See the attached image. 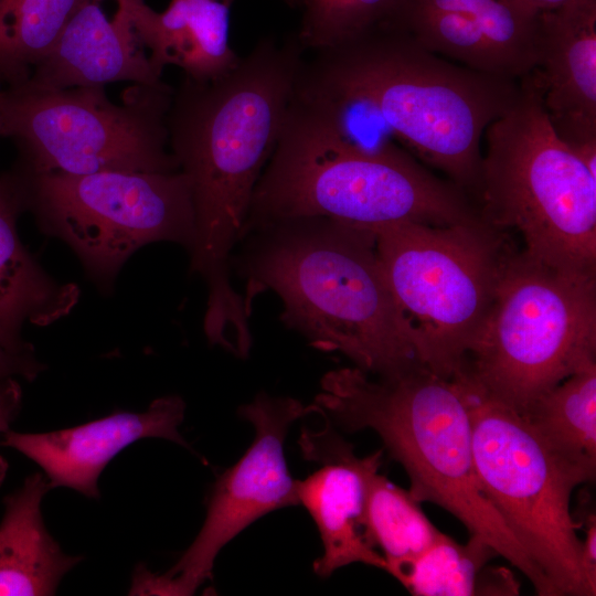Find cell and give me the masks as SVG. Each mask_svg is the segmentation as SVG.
<instances>
[{
    "instance_id": "cell-31",
    "label": "cell",
    "mask_w": 596,
    "mask_h": 596,
    "mask_svg": "<svg viewBox=\"0 0 596 596\" xmlns=\"http://www.w3.org/2000/svg\"><path fill=\"white\" fill-rule=\"evenodd\" d=\"M289 4H295V0H286Z\"/></svg>"
},
{
    "instance_id": "cell-20",
    "label": "cell",
    "mask_w": 596,
    "mask_h": 596,
    "mask_svg": "<svg viewBox=\"0 0 596 596\" xmlns=\"http://www.w3.org/2000/svg\"><path fill=\"white\" fill-rule=\"evenodd\" d=\"M51 489L36 472L4 498L0 524V595H54L81 556L63 553L46 531L41 502Z\"/></svg>"
},
{
    "instance_id": "cell-24",
    "label": "cell",
    "mask_w": 596,
    "mask_h": 596,
    "mask_svg": "<svg viewBox=\"0 0 596 596\" xmlns=\"http://www.w3.org/2000/svg\"><path fill=\"white\" fill-rule=\"evenodd\" d=\"M499 554L486 541L470 535L465 544L445 533L414 560L387 567L412 595H479L483 572Z\"/></svg>"
},
{
    "instance_id": "cell-28",
    "label": "cell",
    "mask_w": 596,
    "mask_h": 596,
    "mask_svg": "<svg viewBox=\"0 0 596 596\" xmlns=\"http://www.w3.org/2000/svg\"><path fill=\"white\" fill-rule=\"evenodd\" d=\"M581 567L589 596L596 593V520L594 514L586 519L585 536L582 541Z\"/></svg>"
},
{
    "instance_id": "cell-17",
    "label": "cell",
    "mask_w": 596,
    "mask_h": 596,
    "mask_svg": "<svg viewBox=\"0 0 596 596\" xmlns=\"http://www.w3.org/2000/svg\"><path fill=\"white\" fill-rule=\"evenodd\" d=\"M115 1L110 15L106 0H82L23 84L43 91L123 81L166 86L137 39L125 1Z\"/></svg>"
},
{
    "instance_id": "cell-21",
    "label": "cell",
    "mask_w": 596,
    "mask_h": 596,
    "mask_svg": "<svg viewBox=\"0 0 596 596\" xmlns=\"http://www.w3.org/2000/svg\"><path fill=\"white\" fill-rule=\"evenodd\" d=\"M522 416L560 458L594 479L596 362L546 392Z\"/></svg>"
},
{
    "instance_id": "cell-13",
    "label": "cell",
    "mask_w": 596,
    "mask_h": 596,
    "mask_svg": "<svg viewBox=\"0 0 596 596\" xmlns=\"http://www.w3.org/2000/svg\"><path fill=\"white\" fill-rule=\"evenodd\" d=\"M540 19L520 0H402L394 24L454 63L520 81L539 60Z\"/></svg>"
},
{
    "instance_id": "cell-22",
    "label": "cell",
    "mask_w": 596,
    "mask_h": 596,
    "mask_svg": "<svg viewBox=\"0 0 596 596\" xmlns=\"http://www.w3.org/2000/svg\"><path fill=\"white\" fill-rule=\"evenodd\" d=\"M82 0H0V88L26 82Z\"/></svg>"
},
{
    "instance_id": "cell-19",
    "label": "cell",
    "mask_w": 596,
    "mask_h": 596,
    "mask_svg": "<svg viewBox=\"0 0 596 596\" xmlns=\"http://www.w3.org/2000/svg\"><path fill=\"white\" fill-rule=\"evenodd\" d=\"M0 178V347L33 354L23 324L49 326L67 316L79 289L52 278L22 244L17 221L24 207L8 177Z\"/></svg>"
},
{
    "instance_id": "cell-32",
    "label": "cell",
    "mask_w": 596,
    "mask_h": 596,
    "mask_svg": "<svg viewBox=\"0 0 596 596\" xmlns=\"http://www.w3.org/2000/svg\"><path fill=\"white\" fill-rule=\"evenodd\" d=\"M0 137H1V127H0ZM0 184H1V178H0Z\"/></svg>"
},
{
    "instance_id": "cell-1",
    "label": "cell",
    "mask_w": 596,
    "mask_h": 596,
    "mask_svg": "<svg viewBox=\"0 0 596 596\" xmlns=\"http://www.w3.org/2000/svg\"><path fill=\"white\" fill-rule=\"evenodd\" d=\"M297 36L260 39L225 74L183 78L167 113L169 149L189 180L195 235L191 272L207 286L204 328L244 327L251 309L230 277L256 184L275 149L305 65Z\"/></svg>"
},
{
    "instance_id": "cell-7",
    "label": "cell",
    "mask_w": 596,
    "mask_h": 596,
    "mask_svg": "<svg viewBox=\"0 0 596 596\" xmlns=\"http://www.w3.org/2000/svg\"><path fill=\"white\" fill-rule=\"evenodd\" d=\"M595 353L596 275L512 252L460 373L523 415Z\"/></svg>"
},
{
    "instance_id": "cell-10",
    "label": "cell",
    "mask_w": 596,
    "mask_h": 596,
    "mask_svg": "<svg viewBox=\"0 0 596 596\" xmlns=\"http://www.w3.org/2000/svg\"><path fill=\"white\" fill-rule=\"evenodd\" d=\"M457 377L467 393L473 462L488 500L554 596H589L570 500L590 479L560 458L517 411L466 375Z\"/></svg>"
},
{
    "instance_id": "cell-12",
    "label": "cell",
    "mask_w": 596,
    "mask_h": 596,
    "mask_svg": "<svg viewBox=\"0 0 596 596\" xmlns=\"http://www.w3.org/2000/svg\"><path fill=\"white\" fill-rule=\"evenodd\" d=\"M238 414L253 425V443L217 478L199 534L167 572L195 590L211 577L217 554L236 535L265 514L298 504L297 480L289 472L284 445L290 426L312 414L311 404L262 393Z\"/></svg>"
},
{
    "instance_id": "cell-9",
    "label": "cell",
    "mask_w": 596,
    "mask_h": 596,
    "mask_svg": "<svg viewBox=\"0 0 596 596\" xmlns=\"http://www.w3.org/2000/svg\"><path fill=\"white\" fill-rule=\"evenodd\" d=\"M173 88L134 85L121 105L103 86L43 91L0 88L1 137L19 150L12 170L87 174L99 171L174 172L167 113Z\"/></svg>"
},
{
    "instance_id": "cell-16",
    "label": "cell",
    "mask_w": 596,
    "mask_h": 596,
    "mask_svg": "<svg viewBox=\"0 0 596 596\" xmlns=\"http://www.w3.org/2000/svg\"><path fill=\"white\" fill-rule=\"evenodd\" d=\"M185 404L179 396L155 400L142 413L117 412L72 428L2 434L1 445L36 462L51 488L66 487L98 498L97 480L106 465L138 439L159 437L190 448L179 433Z\"/></svg>"
},
{
    "instance_id": "cell-23",
    "label": "cell",
    "mask_w": 596,
    "mask_h": 596,
    "mask_svg": "<svg viewBox=\"0 0 596 596\" xmlns=\"http://www.w3.org/2000/svg\"><path fill=\"white\" fill-rule=\"evenodd\" d=\"M408 490L375 472L369 483L363 532L382 552L387 567L414 560L440 535Z\"/></svg>"
},
{
    "instance_id": "cell-2",
    "label": "cell",
    "mask_w": 596,
    "mask_h": 596,
    "mask_svg": "<svg viewBox=\"0 0 596 596\" xmlns=\"http://www.w3.org/2000/svg\"><path fill=\"white\" fill-rule=\"evenodd\" d=\"M297 88L380 117L413 153L465 193H477L486 128L517 99L520 81L441 57L391 24L306 63Z\"/></svg>"
},
{
    "instance_id": "cell-29",
    "label": "cell",
    "mask_w": 596,
    "mask_h": 596,
    "mask_svg": "<svg viewBox=\"0 0 596 596\" xmlns=\"http://www.w3.org/2000/svg\"><path fill=\"white\" fill-rule=\"evenodd\" d=\"M41 370L42 365L33 354H15L0 347V382L17 375L32 380Z\"/></svg>"
},
{
    "instance_id": "cell-26",
    "label": "cell",
    "mask_w": 596,
    "mask_h": 596,
    "mask_svg": "<svg viewBox=\"0 0 596 596\" xmlns=\"http://www.w3.org/2000/svg\"><path fill=\"white\" fill-rule=\"evenodd\" d=\"M194 589L180 576L168 573L157 575L138 566L134 575L130 595H192Z\"/></svg>"
},
{
    "instance_id": "cell-30",
    "label": "cell",
    "mask_w": 596,
    "mask_h": 596,
    "mask_svg": "<svg viewBox=\"0 0 596 596\" xmlns=\"http://www.w3.org/2000/svg\"><path fill=\"white\" fill-rule=\"evenodd\" d=\"M520 1L539 12H544V11H551V10H555L561 7H564L567 3L572 2L573 0H520Z\"/></svg>"
},
{
    "instance_id": "cell-6",
    "label": "cell",
    "mask_w": 596,
    "mask_h": 596,
    "mask_svg": "<svg viewBox=\"0 0 596 596\" xmlns=\"http://www.w3.org/2000/svg\"><path fill=\"white\" fill-rule=\"evenodd\" d=\"M485 137L481 219L518 232L524 254L540 263L596 275V174L557 136L525 78Z\"/></svg>"
},
{
    "instance_id": "cell-14",
    "label": "cell",
    "mask_w": 596,
    "mask_h": 596,
    "mask_svg": "<svg viewBox=\"0 0 596 596\" xmlns=\"http://www.w3.org/2000/svg\"><path fill=\"white\" fill-rule=\"evenodd\" d=\"M299 446L307 460L320 465L297 480L298 504L311 515L322 542L315 573L328 577L354 563L385 571V560L368 543L362 523L369 483L381 467L383 451L358 457L328 421L321 429H304Z\"/></svg>"
},
{
    "instance_id": "cell-4",
    "label": "cell",
    "mask_w": 596,
    "mask_h": 596,
    "mask_svg": "<svg viewBox=\"0 0 596 596\" xmlns=\"http://www.w3.org/2000/svg\"><path fill=\"white\" fill-rule=\"evenodd\" d=\"M336 428L372 429L406 471L411 494L457 518L524 574L541 596L553 589L485 494L473 462L470 409L459 377L416 365L391 376L358 368L328 372L311 404Z\"/></svg>"
},
{
    "instance_id": "cell-27",
    "label": "cell",
    "mask_w": 596,
    "mask_h": 596,
    "mask_svg": "<svg viewBox=\"0 0 596 596\" xmlns=\"http://www.w3.org/2000/svg\"><path fill=\"white\" fill-rule=\"evenodd\" d=\"M22 402V390L18 381L13 377L0 382V435L9 429L10 423L20 412ZM8 471V462L0 455V486Z\"/></svg>"
},
{
    "instance_id": "cell-15",
    "label": "cell",
    "mask_w": 596,
    "mask_h": 596,
    "mask_svg": "<svg viewBox=\"0 0 596 596\" xmlns=\"http://www.w3.org/2000/svg\"><path fill=\"white\" fill-rule=\"evenodd\" d=\"M540 54L525 78L557 136L596 174V0L541 12Z\"/></svg>"
},
{
    "instance_id": "cell-25",
    "label": "cell",
    "mask_w": 596,
    "mask_h": 596,
    "mask_svg": "<svg viewBox=\"0 0 596 596\" xmlns=\"http://www.w3.org/2000/svg\"><path fill=\"white\" fill-rule=\"evenodd\" d=\"M402 0H295L301 9L296 35L316 53L341 47L393 24Z\"/></svg>"
},
{
    "instance_id": "cell-18",
    "label": "cell",
    "mask_w": 596,
    "mask_h": 596,
    "mask_svg": "<svg viewBox=\"0 0 596 596\" xmlns=\"http://www.w3.org/2000/svg\"><path fill=\"white\" fill-rule=\"evenodd\" d=\"M142 47L161 74L167 65L185 77L209 81L228 72L238 61L230 43L232 0H171L157 12L145 0H124Z\"/></svg>"
},
{
    "instance_id": "cell-5",
    "label": "cell",
    "mask_w": 596,
    "mask_h": 596,
    "mask_svg": "<svg viewBox=\"0 0 596 596\" xmlns=\"http://www.w3.org/2000/svg\"><path fill=\"white\" fill-rule=\"evenodd\" d=\"M260 231L247 260L251 295L270 289L281 320L319 350L340 352L374 376L422 364L384 279L371 230L306 219Z\"/></svg>"
},
{
    "instance_id": "cell-11",
    "label": "cell",
    "mask_w": 596,
    "mask_h": 596,
    "mask_svg": "<svg viewBox=\"0 0 596 596\" xmlns=\"http://www.w3.org/2000/svg\"><path fill=\"white\" fill-rule=\"evenodd\" d=\"M6 174L40 228L64 241L107 288L141 246L170 241L190 249L193 244L192 193L179 170Z\"/></svg>"
},
{
    "instance_id": "cell-3",
    "label": "cell",
    "mask_w": 596,
    "mask_h": 596,
    "mask_svg": "<svg viewBox=\"0 0 596 596\" xmlns=\"http://www.w3.org/2000/svg\"><path fill=\"white\" fill-rule=\"evenodd\" d=\"M478 216L454 183L389 142H356L338 107L296 87L254 190L245 233L306 219L370 230L405 221L445 226Z\"/></svg>"
},
{
    "instance_id": "cell-8",
    "label": "cell",
    "mask_w": 596,
    "mask_h": 596,
    "mask_svg": "<svg viewBox=\"0 0 596 596\" xmlns=\"http://www.w3.org/2000/svg\"><path fill=\"white\" fill-rule=\"evenodd\" d=\"M370 230L418 361L454 377L464 368L512 253L503 233L480 215L445 226L405 221Z\"/></svg>"
}]
</instances>
